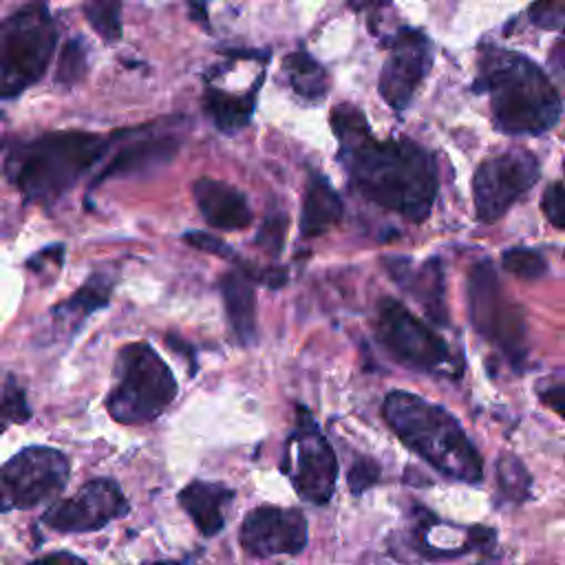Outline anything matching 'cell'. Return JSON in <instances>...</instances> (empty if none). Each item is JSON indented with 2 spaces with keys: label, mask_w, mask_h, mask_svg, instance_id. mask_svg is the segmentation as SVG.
<instances>
[{
  "label": "cell",
  "mask_w": 565,
  "mask_h": 565,
  "mask_svg": "<svg viewBox=\"0 0 565 565\" xmlns=\"http://www.w3.org/2000/svg\"><path fill=\"white\" fill-rule=\"evenodd\" d=\"M331 128L338 139V159L360 196L411 223L430 216L439 181L426 148L404 137H373L366 117L351 104L331 110Z\"/></svg>",
  "instance_id": "6da1fadb"
},
{
  "label": "cell",
  "mask_w": 565,
  "mask_h": 565,
  "mask_svg": "<svg viewBox=\"0 0 565 565\" xmlns=\"http://www.w3.org/2000/svg\"><path fill=\"white\" fill-rule=\"evenodd\" d=\"M475 90L486 93L492 121L508 135H541L561 117V97L527 55L483 46L477 64Z\"/></svg>",
  "instance_id": "7a4b0ae2"
},
{
  "label": "cell",
  "mask_w": 565,
  "mask_h": 565,
  "mask_svg": "<svg viewBox=\"0 0 565 565\" xmlns=\"http://www.w3.org/2000/svg\"><path fill=\"white\" fill-rule=\"evenodd\" d=\"M55 130L18 141L7 150L4 174L29 203H53L66 194L121 137Z\"/></svg>",
  "instance_id": "3957f363"
},
{
  "label": "cell",
  "mask_w": 565,
  "mask_h": 565,
  "mask_svg": "<svg viewBox=\"0 0 565 565\" xmlns=\"http://www.w3.org/2000/svg\"><path fill=\"white\" fill-rule=\"evenodd\" d=\"M382 415L402 444L433 468L457 481H481V457L444 406L406 391H393L382 404Z\"/></svg>",
  "instance_id": "277c9868"
},
{
  "label": "cell",
  "mask_w": 565,
  "mask_h": 565,
  "mask_svg": "<svg viewBox=\"0 0 565 565\" xmlns=\"http://www.w3.org/2000/svg\"><path fill=\"white\" fill-rule=\"evenodd\" d=\"M177 397V380L170 366L148 342H130L115 360L113 386L106 411L119 424H148Z\"/></svg>",
  "instance_id": "5b68a950"
},
{
  "label": "cell",
  "mask_w": 565,
  "mask_h": 565,
  "mask_svg": "<svg viewBox=\"0 0 565 565\" xmlns=\"http://www.w3.org/2000/svg\"><path fill=\"white\" fill-rule=\"evenodd\" d=\"M57 42L49 7L31 0L15 9L0 29V95L13 99L46 73Z\"/></svg>",
  "instance_id": "8992f818"
},
{
  "label": "cell",
  "mask_w": 565,
  "mask_h": 565,
  "mask_svg": "<svg viewBox=\"0 0 565 565\" xmlns=\"http://www.w3.org/2000/svg\"><path fill=\"white\" fill-rule=\"evenodd\" d=\"M296 430L289 435L280 470L289 477L294 490L311 501L327 503L338 481V459L331 444L318 430L307 408L296 411Z\"/></svg>",
  "instance_id": "52a82bcc"
},
{
  "label": "cell",
  "mask_w": 565,
  "mask_h": 565,
  "mask_svg": "<svg viewBox=\"0 0 565 565\" xmlns=\"http://www.w3.org/2000/svg\"><path fill=\"white\" fill-rule=\"evenodd\" d=\"M375 333L382 347L404 366L426 373H448L452 366V355L444 338L395 298L380 300Z\"/></svg>",
  "instance_id": "ba28073f"
},
{
  "label": "cell",
  "mask_w": 565,
  "mask_h": 565,
  "mask_svg": "<svg viewBox=\"0 0 565 565\" xmlns=\"http://www.w3.org/2000/svg\"><path fill=\"white\" fill-rule=\"evenodd\" d=\"M539 179V161L523 148H510L479 163L472 177L477 218L499 221Z\"/></svg>",
  "instance_id": "9c48e42d"
},
{
  "label": "cell",
  "mask_w": 565,
  "mask_h": 565,
  "mask_svg": "<svg viewBox=\"0 0 565 565\" xmlns=\"http://www.w3.org/2000/svg\"><path fill=\"white\" fill-rule=\"evenodd\" d=\"M64 452L49 446H26L2 466V512L29 510L53 499L68 479Z\"/></svg>",
  "instance_id": "30bf717a"
},
{
  "label": "cell",
  "mask_w": 565,
  "mask_h": 565,
  "mask_svg": "<svg viewBox=\"0 0 565 565\" xmlns=\"http://www.w3.org/2000/svg\"><path fill=\"white\" fill-rule=\"evenodd\" d=\"M468 309L475 329L497 342L512 360L523 358V320L501 294L490 260L477 263L468 274Z\"/></svg>",
  "instance_id": "8fae6325"
},
{
  "label": "cell",
  "mask_w": 565,
  "mask_h": 565,
  "mask_svg": "<svg viewBox=\"0 0 565 565\" xmlns=\"http://www.w3.org/2000/svg\"><path fill=\"white\" fill-rule=\"evenodd\" d=\"M433 64L428 38L413 26L397 29L388 40V57L382 66L377 90L382 99L402 113Z\"/></svg>",
  "instance_id": "7c38bea8"
},
{
  "label": "cell",
  "mask_w": 565,
  "mask_h": 565,
  "mask_svg": "<svg viewBox=\"0 0 565 565\" xmlns=\"http://www.w3.org/2000/svg\"><path fill=\"white\" fill-rule=\"evenodd\" d=\"M126 512L128 501L121 488L113 479L97 477L84 483L75 497L49 505L42 523L57 532H95Z\"/></svg>",
  "instance_id": "4fadbf2b"
},
{
  "label": "cell",
  "mask_w": 565,
  "mask_h": 565,
  "mask_svg": "<svg viewBox=\"0 0 565 565\" xmlns=\"http://www.w3.org/2000/svg\"><path fill=\"white\" fill-rule=\"evenodd\" d=\"M238 539L243 550L258 558L298 554L307 545V519L296 508L263 505L243 519Z\"/></svg>",
  "instance_id": "5bb4252c"
},
{
  "label": "cell",
  "mask_w": 565,
  "mask_h": 565,
  "mask_svg": "<svg viewBox=\"0 0 565 565\" xmlns=\"http://www.w3.org/2000/svg\"><path fill=\"white\" fill-rule=\"evenodd\" d=\"M192 196L205 223L216 230L236 232L252 223L247 196L225 181L201 177L192 183Z\"/></svg>",
  "instance_id": "9a60e30c"
},
{
  "label": "cell",
  "mask_w": 565,
  "mask_h": 565,
  "mask_svg": "<svg viewBox=\"0 0 565 565\" xmlns=\"http://www.w3.org/2000/svg\"><path fill=\"white\" fill-rule=\"evenodd\" d=\"M388 271L393 280L404 287L424 309L426 313L439 322H448L446 300H444V267L439 258H428L424 265L413 269L408 258H391Z\"/></svg>",
  "instance_id": "2e32d148"
},
{
  "label": "cell",
  "mask_w": 565,
  "mask_h": 565,
  "mask_svg": "<svg viewBox=\"0 0 565 565\" xmlns=\"http://www.w3.org/2000/svg\"><path fill=\"white\" fill-rule=\"evenodd\" d=\"M256 274H249L247 267L227 269L218 289L225 302L227 320L241 344H252L256 340Z\"/></svg>",
  "instance_id": "e0dca14e"
},
{
  "label": "cell",
  "mask_w": 565,
  "mask_h": 565,
  "mask_svg": "<svg viewBox=\"0 0 565 565\" xmlns=\"http://www.w3.org/2000/svg\"><path fill=\"white\" fill-rule=\"evenodd\" d=\"M177 152H179L177 137H146V139H137V141H132L128 146H121L110 157L106 168L93 181V188L99 181H104V179L141 174L143 170L166 166V163H170L174 159Z\"/></svg>",
  "instance_id": "ac0fdd59"
},
{
  "label": "cell",
  "mask_w": 565,
  "mask_h": 565,
  "mask_svg": "<svg viewBox=\"0 0 565 565\" xmlns=\"http://www.w3.org/2000/svg\"><path fill=\"white\" fill-rule=\"evenodd\" d=\"M234 490L216 481H190L179 492V505L188 512V516L196 523L203 536H214L225 525V503L232 501Z\"/></svg>",
  "instance_id": "d6986e66"
},
{
  "label": "cell",
  "mask_w": 565,
  "mask_h": 565,
  "mask_svg": "<svg viewBox=\"0 0 565 565\" xmlns=\"http://www.w3.org/2000/svg\"><path fill=\"white\" fill-rule=\"evenodd\" d=\"M342 201L327 177L320 172H311L302 194L300 210V236L316 238L327 234L342 218Z\"/></svg>",
  "instance_id": "ffe728a7"
},
{
  "label": "cell",
  "mask_w": 565,
  "mask_h": 565,
  "mask_svg": "<svg viewBox=\"0 0 565 565\" xmlns=\"http://www.w3.org/2000/svg\"><path fill=\"white\" fill-rule=\"evenodd\" d=\"M113 285H115V278L110 274L95 271L90 278H86V282L71 298H66L64 302L53 307L55 322L62 329H66L68 333L77 331L90 313H95L97 309H104L108 305Z\"/></svg>",
  "instance_id": "44dd1931"
},
{
  "label": "cell",
  "mask_w": 565,
  "mask_h": 565,
  "mask_svg": "<svg viewBox=\"0 0 565 565\" xmlns=\"http://www.w3.org/2000/svg\"><path fill=\"white\" fill-rule=\"evenodd\" d=\"M263 75L256 79L254 88L245 95H232L216 86H207L203 93V108L207 117L214 121V126L223 132H236L245 128L252 119L254 106H256V93L260 88Z\"/></svg>",
  "instance_id": "7402d4cb"
},
{
  "label": "cell",
  "mask_w": 565,
  "mask_h": 565,
  "mask_svg": "<svg viewBox=\"0 0 565 565\" xmlns=\"http://www.w3.org/2000/svg\"><path fill=\"white\" fill-rule=\"evenodd\" d=\"M291 90L305 102H320L329 90V75L307 51H294L282 62Z\"/></svg>",
  "instance_id": "603a6c76"
},
{
  "label": "cell",
  "mask_w": 565,
  "mask_h": 565,
  "mask_svg": "<svg viewBox=\"0 0 565 565\" xmlns=\"http://www.w3.org/2000/svg\"><path fill=\"white\" fill-rule=\"evenodd\" d=\"M84 15L104 42L115 44L121 38V0H88Z\"/></svg>",
  "instance_id": "cb8c5ba5"
},
{
  "label": "cell",
  "mask_w": 565,
  "mask_h": 565,
  "mask_svg": "<svg viewBox=\"0 0 565 565\" xmlns=\"http://www.w3.org/2000/svg\"><path fill=\"white\" fill-rule=\"evenodd\" d=\"M86 46L82 38L66 40L55 64V82L64 86L77 84L86 75Z\"/></svg>",
  "instance_id": "d4e9b609"
},
{
  "label": "cell",
  "mask_w": 565,
  "mask_h": 565,
  "mask_svg": "<svg viewBox=\"0 0 565 565\" xmlns=\"http://www.w3.org/2000/svg\"><path fill=\"white\" fill-rule=\"evenodd\" d=\"M503 267L508 271H512L514 276H521V278H539L547 271V263L545 258L534 252V249H527V247H512V249H505L503 256Z\"/></svg>",
  "instance_id": "484cf974"
},
{
  "label": "cell",
  "mask_w": 565,
  "mask_h": 565,
  "mask_svg": "<svg viewBox=\"0 0 565 565\" xmlns=\"http://www.w3.org/2000/svg\"><path fill=\"white\" fill-rule=\"evenodd\" d=\"M497 475H499V486L505 497L519 501L527 494L530 475L525 472L523 463L516 457H512V455L501 457L499 466H497Z\"/></svg>",
  "instance_id": "4316f807"
},
{
  "label": "cell",
  "mask_w": 565,
  "mask_h": 565,
  "mask_svg": "<svg viewBox=\"0 0 565 565\" xmlns=\"http://www.w3.org/2000/svg\"><path fill=\"white\" fill-rule=\"evenodd\" d=\"M31 419V408L26 404L24 391L20 388V384L15 382L13 375L4 377V386H2V415L0 422L7 428L9 424H24Z\"/></svg>",
  "instance_id": "83f0119b"
},
{
  "label": "cell",
  "mask_w": 565,
  "mask_h": 565,
  "mask_svg": "<svg viewBox=\"0 0 565 565\" xmlns=\"http://www.w3.org/2000/svg\"><path fill=\"white\" fill-rule=\"evenodd\" d=\"M532 24L541 29H565V0H534L527 9Z\"/></svg>",
  "instance_id": "f1b7e54d"
},
{
  "label": "cell",
  "mask_w": 565,
  "mask_h": 565,
  "mask_svg": "<svg viewBox=\"0 0 565 565\" xmlns=\"http://www.w3.org/2000/svg\"><path fill=\"white\" fill-rule=\"evenodd\" d=\"M349 488L353 494H362L364 490H369L373 483H377L380 479V466L375 459L371 457H358L351 466H349Z\"/></svg>",
  "instance_id": "f546056e"
},
{
  "label": "cell",
  "mask_w": 565,
  "mask_h": 565,
  "mask_svg": "<svg viewBox=\"0 0 565 565\" xmlns=\"http://www.w3.org/2000/svg\"><path fill=\"white\" fill-rule=\"evenodd\" d=\"M183 241H185L190 247L199 249V252H205V254H212V256H221V258H232V260H236V252H234L227 243H223L221 238H216V236H214V234H210V232H201V230L185 232V234H183Z\"/></svg>",
  "instance_id": "4dcf8cb0"
},
{
  "label": "cell",
  "mask_w": 565,
  "mask_h": 565,
  "mask_svg": "<svg viewBox=\"0 0 565 565\" xmlns=\"http://www.w3.org/2000/svg\"><path fill=\"white\" fill-rule=\"evenodd\" d=\"M541 207L554 227L565 230V185L563 183H552L545 188Z\"/></svg>",
  "instance_id": "1f68e13d"
},
{
  "label": "cell",
  "mask_w": 565,
  "mask_h": 565,
  "mask_svg": "<svg viewBox=\"0 0 565 565\" xmlns=\"http://www.w3.org/2000/svg\"><path fill=\"white\" fill-rule=\"evenodd\" d=\"M285 225H287L285 216H269L256 234V245H260L271 256H278L280 249H282V243H285V238H282L285 236Z\"/></svg>",
  "instance_id": "d6a6232c"
},
{
  "label": "cell",
  "mask_w": 565,
  "mask_h": 565,
  "mask_svg": "<svg viewBox=\"0 0 565 565\" xmlns=\"http://www.w3.org/2000/svg\"><path fill=\"white\" fill-rule=\"evenodd\" d=\"M541 402L550 411H554L556 415H561L565 419V384H556V386L541 391Z\"/></svg>",
  "instance_id": "836d02e7"
},
{
  "label": "cell",
  "mask_w": 565,
  "mask_h": 565,
  "mask_svg": "<svg viewBox=\"0 0 565 565\" xmlns=\"http://www.w3.org/2000/svg\"><path fill=\"white\" fill-rule=\"evenodd\" d=\"M29 565H88L84 558L71 554V552H53L46 556H40L35 561H31Z\"/></svg>",
  "instance_id": "e575fe53"
},
{
  "label": "cell",
  "mask_w": 565,
  "mask_h": 565,
  "mask_svg": "<svg viewBox=\"0 0 565 565\" xmlns=\"http://www.w3.org/2000/svg\"><path fill=\"white\" fill-rule=\"evenodd\" d=\"M550 62H552V68L561 75V79L565 82V29L561 31L552 53H550Z\"/></svg>",
  "instance_id": "d590c367"
}]
</instances>
